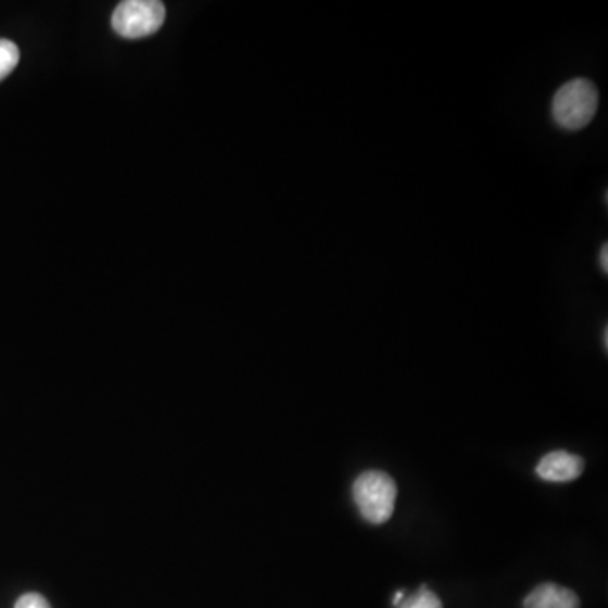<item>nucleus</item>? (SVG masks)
Returning a JSON list of instances; mask_svg holds the SVG:
<instances>
[{
	"instance_id": "nucleus-5",
	"label": "nucleus",
	"mask_w": 608,
	"mask_h": 608,
	"mask_svg": "<svg viewBox=\"0 0 608 608\" xmlns=\"http://www.w3.org/2000/svg\"><path fill=\"white\" fill-rule=\"evenodd\" d=\"M524 608H580V598L573 590L543 583L525 597Z\"/></svg>"
},
{
	"instance_id": "nucleus-1",
	"label": "nucleus",
	"mask_w": 608,
	"mask_h": 608,
	"mask_svg": "<svg viewBox=\"0 0 608 608\" xmlns=\"http://www.w3.org/2000/svg\"><path fill=\"white\" fill-rule=\"evenodd\" d=\"M600 105L597 85L588 78H573L558 88L552 102V117L559 129L568 132L585 129Z\"/></svg>"
},
{
	"instance_id": "nucleus-9",
	"label": "nucleus",
	"mask_w": 608,
	"mask_h": 608,
	"mask_svg": "<svg viewBox=\"0 0 608 608\" xmlns=\"http://www.w3.org/2000/svg\"><path fill=\"white\" fill-rule=\"evenodd\" d=\"M598 263H600V269L605 274L608 273V248L607 243H604V248L600 249V257H598Z\"/></svg>"
},
{
	"instance_id": "nucleus-7",
	"label": "nucleus",
	"mask_w": 608,
	"mask_h": 608,
	"mask_svg": "<svg viewBox=\"0 0 608 608\" xmlns=\"http://www.w3.org/2000/svg\"><path fill=\"white\" fill-rule=\"evenodd\" d=\"M400 608H443V604H441L440 597H438L436 593L431 592V590L426 588L422 586L419 592H416L415 595H410V597L404 598L400 605Z\"/></svg>"
},
{
	"instance_id": "nucleus-11",
	"label": "nucleus",
	"mask_w": 608,
	"mask_h": 608,
	"mask_svg": "<svg viewBox=\"0 0 608 608\" xmlns=\"http://www.w3.org/2000/svg\"><path fill=\"white\" fill-rule=\"evenodd\" d=\"M604 346H605V350L608 349V330H607V328H605V330H604Z\"/></svg>"
},
{
	"instance_id": "nucleus-8",
	"label": "nucleus",
	"mask_w": 608,
	"mask_h": 608,
	"mask_svg": "<svg viewBox=\"0 0 608 608\" xmlns=\"http://www.w3.org/2000/svg\"><path fill=\"white\" fill-rule=\"evenodd\" d=\"M14 608H51V605L39 593H26L20 600L15 601Z\"/></svg>"
},
{
	"instance_id": "nucleus-3",
	"label": "nucleus",
	"mask_w": 608,
	"mask_h": 608,
	"mask_svg": "<svg viewBox=\"0 0 608 608\" xmlns=\"http://www.w3.org/2000/svg\"><path fill=\"white\" fill-rule=\"evenodd\" d=\"M166 20V8L157 0H126L112 15V26L117 35L127 39L151 36L161 29Z\"/></svg>"
},
{
	"instance_id": "nucleus-6",
	"label": "nucleus",
	"mask_w": 608,
	"mask_h": 608,
	"mask_svg": "<svg viewBox=\"0 0 608 608\" xmlns=\"http://www.w3.org/2000/svg\"><path fill=\"white\" fill-rule=\"evenodd\" d=\"M20 60V48L9 39H0V80H4L5 76L14 72Z\"/></svg>"
},
{
	"instance_id": "nucleus-4",
	"label": "nucleus",
	"mask_w": 608,
	"mask_h": 608,
	"mask_svg": "<svg viewBox=\"0 0 608 608\" xmlns=\"http://www.w3.org/2000/svg\"><path fill=\"white\" fill-rule=\"evenodd\" d=\"M585 470L582 456L568 452H552L541 458L536 473L546 482H573Z\"/></svg>"
},
{
	"instance_id": "nucleus-10",
	"label": "nucleus",
	"mask_w": 608,
	"mask_h": 608,
	"mask_svg": "<svg viewBox=\"0 0 608 608\" xmlns=\"http://www.w3.org/2000/svg\"><path fill=\"white\" fill-rule=\"evenodd\" d=\"M403 600H404V593L403 592L395 593L394 605H400L401 601Z\"/></svg>"
},
{
	"instance_id": "nucleus-2",
	"label": "nucleus",
	"mask_w": 608,
	"mask_h": 608,
	"mask_svg": "<svg viewBox=\"0 0 608 608\" xmlns=\"http://www.w3.org/2000/svg\"><path fill=\"white\" fill-rule=\"evenodd\" d=\"M352 495L365 521L384 524L394 514L397 485L385 471L367 470L355 480Z\"/></svg>"
}]
</instances>
